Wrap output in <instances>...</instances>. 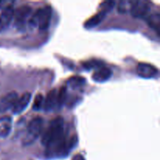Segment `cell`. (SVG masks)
Here are the masks:
<instances>
[{
  "mask_svg": "<svg viewBox=\"0 0 160 160\" xmlns=\"http://www.w3.org/2000/svg\"><path fill=\"white\" fill-rule=\"evenodd\" d=\"M64 122L61 117H57L50 122L48 129L43 134L42 142L44 145L52 147L64 137Z\"/></svg>",
  "mask_w": 160,
  "mask_h": 160,
  "instance_id": "cell-1",
  "label": "cell"
},
{
  "mask_svg": "<svg viewBox=\"0 0 160 160\" xmlns=\"http://www.w3.org/2000/svg\"><path fill=\"white\" fill-rule=\"evenodd\" d=\"M52 18V8L45 6L38 9L30 18V24L32 27H38L40 30H46L49 27Z\"/></svg>",
  "mask_w": 160,
  "mask_h": 160,
  "instance_id": "cell-2",
  "label": "cell"
},
{
  "mask_svg": "<svg viewBox=\"0 0 160 160\" xmlns=\"http://www.w3.org/2000/svg\"><path fill=\"white\" fill-rule=\"evenodd\" d=\"M42 126H43L42 118L37 117L32 119L28 124V132L25 137L24 143L29 145L30 143H32L34 140H36L42 133Z\"/></svg>",
  "mask_w": 160,
  "mask_h": 160,
  "instance_id": "cell-3",
  "label": "cell"
},
{
  "mask_svg": "<svg viewBox=\"0 0 160 160\" xmlns=\"http://www.w3.org/2000/svg\"><path fill=\"white\" fill-rule=\"evenodd\" d=\"M149 9L150 6H148V3L147 2L135 1L132 2L130 12L134 17L142 18V17H145L148 14Z\"/></svg>",
  "mask_w": 160,
  "mask_h": 160,
  "instance_id": "cell-4",
  "label": "cell"
},
{
  "mask_svg": "<svg viewBox=\"0 0 160 160\" xmlns=\"http://www.w3.org/2000/svg\"><path fill=\"white\" fill-rule=\"evenodd\" d=\"M31 11L32 9L29 6H21L17 8V10L14 12L13 17L17 26L23 27L24 25L25 22L31 15Z\"/></svg>",
  "mask_w": 160,
  "mask_h": 160,
  "instance_id": "cell-5",
  "label": "cell"
},
{
  "mask_svg": "<svg viewBox=\"0 0 160 160\" xmlns=\"http://www.w3.org/2000/svg\"><path fill=\"white\" fill-rule=\"evenodd\" d=\"M137 73L141 78H152L158 74V70L156 67L146 62H141L138 65Z\"/></svg>",
  "mask_w": 160,
  "mask_h": 160,
  "instance_id": "cell-6",
  "label": "cell"
},
{
  "mask_svg": "<svg viewBox=\"0 0 160 160\" xmlns=\"http://www.w3.org/2000/svg\"><path fill=\"white\" fill-rule=\"evenodd\" d=\"M18 98V95L16 92H11L6 94L0 99V112H6L12 109Z\"/></svg>",
  "mask_w": 160,
  "mask_h": 160,
  "instance_id": "cell-7",
  "label": "cell"
},
{
  "mask_svg": "<svg viewBox=\"0 0 160 160\" xmlns=\"http://www.w3.org/2000/svg\"><path fill=\"white\" fill-rule=\"evenodd\" d=\"M31 99V94L29 92L23 94L21 97L17 98V102H15L14 106H12V111L14 114H20L23 112L28 107V104Z\"/></svg>",
  "mask_w": 160,
  "mask_h": 160,
  "instance_id": "cell-8",
  "label": "cell"
},
{
  "mask_svg": "<svg viewBox=\"0 0 160 160\" xmlns=\"http://www.w3.org/2000/svg\"><path fill=\"white\" fill-rule=\"evenodd\" d=\"M112 72L110 69H109L108 67H102L98 68V70L94 72L93 75H92V79L95 82H105L112 77Z\"/></svg>",
  "mask_w": 160,
  "mask_h": 160,
  "instance_id": "cell-9",
  "label": "cell"
},
{
  "mask_svg": "<svg viewBox=\"0 0 160 160\" xmlns=\"http://www.w3.org/2000/svg\"><path fill=\"white\" fill-rule=\"evenodd\" d=\"M106 15V12L102 10H100L99 12H97L94 16L88 19L87 21L84 23V28L87 29H92V28H95V27L98 26L100 23H102L103 20H104L105 17Z\"/></svg>",
  "mask_w": 160,
  "mask_h": 160,
  "instance_id": "cell-10",
  "label": "cell"
},
{
  "mask_svg": "<svg viewBox=\"0 0 160 160\" xmlns=\"http://www.w3.org/2000/svg\"><path fill=\"white\" fill-rule=\"evenodd\" d=\"M57 91L52 89L47 95L46 98L44 100V108L46 111H50L56 106H57Z\"/></svg>",
  "mask_w": 160,
  "mask_h": 160,
  "instance_id": "cell-11",
  "label": "cell"
},
{
  "mask_svg": "<svg viewBox=\"0 0 160 160\" xmlns=\"http://www.w3.org/2000/svg\"><path fill=\"white\" fill-rule=\"evenodd\" d=\"M14 12H15V10H14L12 5L2 9V12L0 15V20H1V22L4 28L8 26L11 20L13 19Z\"/></svg>",
  "mask_w": 160,
  "mask_h": 160,
  "instance_id": "cell-12",
  "label": "cell"
},
{
  "mask_svg": "<svg viewBox=\"0 0 160 160\" xmlns=\"http://www.w3.org/2000/svg\"><path fill=\"white\" fill-rule=\"evenodd\" d=\"M11 131V120L6 117L0 118V137L6 138L9 134Z\"/></svg>",
  "mask_w": 160,
  "mask_h": 160,
  "instance_id": "cell-13",
  "label": "cell"
},
{
  "mask_svg": "<svg viewBox=\"0 0 160 160\" xmlns=\"http://www.w3.org/2000/svg\"><path fill=\"white\" fill-rule=\"evenodd\" d=\"M84 83H85V80L82 77L80 76L72 77L68 80V85L73 89H77L82 87Z\"/></svg>",
  "mask_w": 160,
  "mask_h": 160,
  "instance_id": "cell-14",
  "label": "cell"
},
{
  "mask_svg": "<svg viewBox=\"0 0 160 160\" xmlns=\"http://www.w3.org/2000/svg\"><path fill=\"white\" fill-rule=\"evenodd\" d=\"M44 98L43 95L42 94H38L34 98V103H33V109L35 110H39L44 106Z\"/></svg>",
  "mask_w": 160,
  "mask_h": 160,
  "instance_id": "cell-15",
  "label": "cell"
},
{
  "mask_svg": "<svg viewBox=\"0 0 160 160\" xmlns=\"http://www.w3.org/2000/svg\"><path fill=\"white\" fill-rule=\"evenodd\" d=\"M66 98H67V90L65 88L62 87L57 93V106H62L65 102Z\"/></svg>",
  "mask_w": 160,
  "mask_h": 160,
  "instance_id": "cell-16",
  "label": "cell"
},
{
  "mask_svg": "<svg viewBox=\"0 0 160 160\" xmlns=\"http://www.w3.org/2000/svg\"><path fill=\"white\" fill-rule=\"evenodd\" d=\"M148 22L149 26H151L152 28L156 29V31H159V15L156 16H151V17H148Z\"/></svg>",
  "mask_w": 160,
  "mask_h": 160,
  "instance_id": "cell-17",
  "label": "cell"
},
{
  "mask_svg": "<svg viewBox=\"0 0 160 160\" xmlns=\"http://www.w3.org/2000/svg\"><path fill=\"white\" fill-rule=\"evenodd\" d=\"M131 5H132V2H129V1L120 2L118 7L119 11H120V12L125 13L126 12H128L129 10H131Z\"/></svg>",
  "mask_w": 160,
  "mask_h": 160,
  "instance_id": "cell-18",
  "label": "cell"
},
{
  "mask_svg": "<svg viewBox=\"0 0 160 160\" xmlns=\"http://www.w3.org/2000/svg\"><path fill=\"white\" fill-rule=\"evenodd\" d=\"M114 5H115V2L113 1L103 2L100 5V6H101V10L104 11V12H106L107 13L108 11L111 10L113 8Z\"/></svg>",
  "mask_w": 160,
  "mask_h": 160,
  "instance_id": "cell-19",
  "label": "cell"
},
{
  "mask_svg": "<svg viewBox=\"0 0 160 160\" xmlns=\"http://www.w3.org/2000/svg\"><path fill=\"white\" fill-rule=\"evenodd\" d=\"M84 67H86L87 68L91 69V68H96V70H98L100 67H102V63L100 62H98V60H91L89 62H86V63L84 64Z\"/></svg>",
  "mask_w": 160,
  "mask_h": 160,
  "instance_id": "cell-20",
  "label": "cell"
},
{
  "mask_svg": "<svg viewBox=\"0 0 160 160\" xmlns=\"http://www.w3.org/2000/svg\"><path fill=\"white\" fill-rule=\"evenodd\" d=\"M13 4V2L11 1H0V9L2 10L5 8L8 7L9 6H12Z\"/></svg>",
  "mask_w": 160,
  "mask_h": 160,
  "instance_id": "cell-21",
  "label": "cell"
},
{
  "mask_svg": "<svg viewBox=\"0 0 160 160\" xmlns=\"http://www.w3.org/2000/svg\"><path fill=\"white\" fill-rule=\"evenodd\" d=\"M72 160H84V156H82V155L77 154V155H75L74 156H73V159H72Z\"/></svg>",
  "mask_w": 160,
  "mask_h": 160,
  "instance_id": "cell-22",
  "label": "cell"
}]
</instances>
